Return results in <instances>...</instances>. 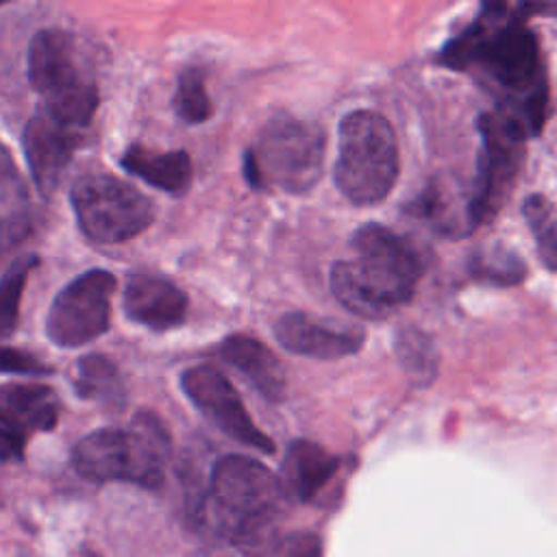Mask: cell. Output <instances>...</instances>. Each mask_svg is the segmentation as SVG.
<instances>
[{"label": "cell", "mask_w": 557, "mask_h": 557, "mask_svg": "<svg viewBox=\"0 0 557 557\" xmlns=\"http://www.w3.org/2000/svg\"><path fill=\"white\" fill-rule=\"evenodd\" d=\"M527 13V4H483L476 20L442 48L440 61L453 70L479 72L500 91L496 109L535 137L546 120L548 83Z\"/></svg>", "instance_id": "6da1fadb"}, {"label": "cell", "mask_w": 557, "mask_h": 557, "mask_svg": "<svg viewBox=\"0 0 557 557\" xmlns=\"http://www.w3.org/2000/svg\"><path fill=\"white\" fill-rule=\"evenodd\" d=\"M352 259L331 268V292L361 318H385L407 305L422 276V261L405 237L383 224H363L350 237Z\"/></svg>", "instance_id": "7a4b0ae2"}, {"label": "cell", "mask_w": 557, "mask_h": 557, "mask_svg": "<svg viewBox=\"0 0 557 557\" xmlns=\"http://www.w3.org/2000/svg\"><path fill=\"white\" fill-rule=\"evenodd\" d=\"M285 492L261 461L226 455L215 461L207 492V513L215 531L233 544H255L278 518Z\"/></svg>", "instance_id": "3957f363"}, {"label": "cell", "mask_w": 557, "mask_h": 557, "mask_svg": "<svg viewBox=\"0 0 557 557\" xmlns=\"http://www.w3.org/2000/svg\"><path fill=\"white\" fill-rule=\"evenodd\" d=\"M28 81L50 117L85 126L98 109V83L78 39L61 28H41L28 46Z\"/></svg>", "instance_id": "277c9868"}, {"label": "cell", "mask_w": 557, "mask_h": 557, "mask_svg": "<svg viewBox=\"0 0 557 557\" xmlns=\"http://www.w3.org/2000/svg\"><path fill=\"white\" fill-rule=\"evenodd\" d=\"M170 437L159 418L137 413L133 429H98L72 450L76 472L94 483L124 481L148 490L163 483Z\"/></svg>", "instance_id": "5b68a950"}, {"label": "cell", "mask_w": 557, "mask_h": 557, "mask_svg": "<svg viewBox=\"0 0 557 557\" xmlns=\"http://www.w3.org/2000/svg\"><path fill=\"white\" fill-rule=\"evenodd\" d=\"M324 148L326 137L315 122L278 113L265 122L244 157L246 181L255 189L305 194L322 176Z\"/></svg>", "instance_id": "8992f818"}, {"label": "cell", "mask_w": 557, "mask_h": 557, "mask_svg": "<svg viewBox=\"0 0 557 557\" xmlns=\"http://www.w3.org/2000/svg\"><path fill=\"white\" fill-rule=\"evenodd\" d=\"M335 185L352 205H376L396 185L400 159L389 122L376 111H352L337 131Z\"/></svg>", "instance_id": "52a82bcc"}, {"label": "cell", "mask_w": 557, "mask_h": 557, "mask_svg": "<svg viewBox=\"0 0 557 557\" xmlns=\"http://www.w3.org/2000/svg\"><path fill=\"white\" fill-rule=\"evenodd\" d=\"M70 200L81 231L100 244L133 239L154 220L150 198L111 174H87L78 178Z\"/></svg>", "instance_id": "ba28073f"}, {"label": "cell", "mask_w": 557, "mask_h": 557, "mask_svg": "<svg viewBox=\"0 0 557 557\" xmlns=\"http://www.w3.org/2000/svg\"><path fill=\"white\" fill-rule=\"evenodd\" d=\"M479 133L483 137L474 185L468 194L470 224L476 228L498 213L516 181L524 157L527 131L509 115L494 109L479 117Z\"/></svg>", "instance_id": "9c48e42d"}, {"label": "cell", "mask_w": 557, "mask_h": 557, "mask_svg": "<svg viewBox=\"0 0 557 557\" xmlns=\"http://www.w3.org/2000/svg\"><path fill=\"white\" fill-rule=\"evenodd\" d=\"M115 276L109 270H87L70 281L52 300L46 335L59 348H78L102 333L111 322Z\"/></svg>", "instance_id": "30bf717a"}, {"label": "cell", "mask_w": 557, "mask_h": 557, "mask_svg": "<svg viewBox=\"0 0 557 557\" xmlns=\"http://www.w3.org/2000/svg\"><path fill=\"white\" fill-rule=\"evenodd\" d=\"M181 387L189 403L231 440L274 453V442L252 422L231 381L211 366H194L181 374Z\"/></svg>", "instance_id": "8fae6325"}, {"label": "cell", "mask_w": 557, "mask_h": 557, "mask_svg": "<svg viewBox=\"0 0 557 557\" xmlns=\"http://www.w3.org/2000/svg\"><path fill=\"white\" fill-rule=\"evenodd\" d=\"M274 335L278 344L300 357L309 359H344L359 352L363 346V331L357 326H339L313 320L307 313L294 311L285 313L274 324Z\"/></svg>", "instance_id": "7c38bea8"}, {"label": "cell", "mask_w": 557, "mask_h": 557, "mask_svg": "<svg viewBox=\"0 0 557 557\" xmlns=\"http://www.w3.org/2000/svg\"><path fill=\"white\" fill-rule=\"evenodd\" d=\"M22 148L33 181L44 198H50L70 163L72 133L46 111L35 113L24 126Z\"/></svg>", "instance_id": "4fadbf2b"}, {"label": "cell", "mask_w": 557, "mask_h": 557, "mask_svg": "<svg viewBox=\"0 0 557 557\" xmlns=\"http://www.w3.org/2000/svg\"><path fill=\"white\" fill-rule=\"evenodd\" d=\"M124 313L135 324L150 331H170L183 324L187 315V296L172 281L137 272L124 285Z\"/></svg>", "instance_id": "5bb4252c"}, {"label": "cell", "mask_w": 557, "mask_h": 557, "mask_svg": "<svg viewBox=\"0 0 557 557\" xmlns=\"http://www.w3.org/2000/svg\"><path fill=\"white\" fill-rule=\"evenodd\" d=\"M339 468V457L331 455L315 442L294 440L283 459L281 485L285 498H294L300 503L313 500L320 490L333 479Z\"/></svg>", "instance_id": "9a60e30c"}, {"label": "cell", "mask_w": 557, "mask_h": 557, "mask_svg": "<svg viewBox=\"0 0 557 557\" xmlns=\"http://www.w3.org/2000/svg\"><path fill=\"white\" fill-rule=\"evenodd\" d=\"M220 357L237 368L265 400H283L285 372L276 355L265 344L248 335H231L220 344Z\"/></svg>", "instance_id": "2e32d148"}, {"label": "cell", "mask_w": 557, "mask_h": 557, "mask_svg": "<svg viewBox=\"0 0 557 557\" xmlns=\"http://www.w3.org/2000/svg\"><path fill=\"white\" fill-rule=\"evenodd\" d=\"M120 163L126 172L170 196H183L191 185V161L185 150L154 152L141 144H131Z\"/></svg>", "instance_id": "e0dca14e"}, {"label": "cell", "mask_w": 557, "mask_h": 557, "mask_svg": "<svg viewBox=\"0 0 557 557\" xmlns=\"http://www.w3.org/2000/svg\"><path fill=\"white\" fill-rule=\"evenodd\" d=\"M57 396L41 383H4L0 385V416L28 431H50L57 424Z\"/></svg>", "instance_id": "ac0fdd59"}, {"label": "cell", "mask_w": 557, "mask_h": 557, "mask_svg": "<svg viewBox=\"0 0 557 557\" xmlns=\"http://www.w3.org/2000/svg\"><path fill=\"white\" fill-rule=\"evenodd\" d=\"M74 392L83 400L98 403L107 409L124 407V385L115 363L104 355H85L76 361Z\"/></svg>", "instance_id": "d6986e66"}, {"label": "cell", "mask_w": 557, "mask_h": 557, "mask_svg": "<svg viewBox=\"0 0 557 557\" xmlns=\"http://www.w3.org/2000/svg\"><path fill=\"white\" fill-rule=\"evenodd\" d=\"M524 220L535 237L542 263L557 272V207L542 194H533L522 205Z\"/></svg>", "instance_id": "ffe728a7"}, {"label": "cell", "mask_w": 557, "mask_h": 557, "mask_svg": "<svg viewBox=\"0 0 557 557\" xmlns=\"http://www.w3.org/2000/svg\"><path fill=\"white\" fill-rule=\"evenodd\" d=\"M172 107H174V113L187 124H202L211 117L213 107H211V98L205 85V74L200 67H185L178 74Z\"/></svg>", "instance_id": "44dd1931"}, {"label": "cell", "mask_w": 557, "mask_h": 557, "mask_svg": "<svg viewBox=\"0 0 557 557\" xmlns=\"http://www.w3.org/2000/svg\"><path fill=\"white\" fill-rule=\"evenodd\" d=\"M37 265V255L17 257L0 276V339L9 337L17 326V311L26 278Z\"/></svg>", "instance_id": "7402d4cb"}, {"label": "cell", "mask_w": 557, "mask_h": 557, "mask_svg": "<svg viewBox=\"0 0 557 557\" xmlns=\"http://www.w3.org/2000/svg\"><path fill=\"white\" fill-rule=\"evenodd\" d=\"M470 270L476 281H490L496 285L520 283L527 274L522 259L516 252H509L505 248H492V250L479 252L472 259Z\"/></svg>", "instance_id": "603a6c76"}, {"label": "cell", "mask_w": 557, "mask_h": 557, "mask_svg": "<svg viewBox=\"0 0 557 557\" xmlns=\"http://www.w3.org/2000/svg\"><path fill=\"white\" fill-rule=\"evenodd\" d=\"M396 350L398 359L405 366V370L422 381H429L435 374L437 368V355L433 350V344L429 335L420 333L418 329H400L396 337Z\"/></svg>", "instance_id": "cb8c5ba5"}, {"label": "cell", "mask_w": 557, "mask_h": 557, "mask_svg": "<svg viewBox=\"0 0 557 557\" xmlns=\"http://www.w3.org/2000/svg\"><path fill=\"white\" fill-rule=\"evenodd\" d=\"M26 200L28 189L15 165L13 152L0 141V205L11 211H17L24 209Z\"/></svg>", "instance_id": "d4e9b609"}, {"label": "cell", "mask_w": 557, "mask_h": 557, "mask_svg": "<svg viewBox=\"0 0 557 557\" xmlns=\"http://www.w3.org/2000/svg\"><path fill=\"white\" fill-rule=\"evenodd\" d=\"M0 374L48 376V374H52V368L26 350L0 346Z\"/></svg>", "instance_id": "484cf974"}, {"label": "cell", "mask_w": 557, "mask_h": 557, "mask_svg": "<svg viewBox=\"0 0 557 557\" xmlns=\"http://www.w3.org/2000/svg\"><path fill=\"white\" fill-rule=\"evenodd\" d=\"M26 435L0 416V461H17L24 457Z\"/></svg>", "instance_id": "4316f807"}, {"label": "cell", "mask_w": 557, "mask_h": 557, "mask_svg": "<svg viewBox=\"0 0 557 557\" xmlns=\"http://www.w3.org/2000/svg\"><path fill=\"white\" fill-rule=\"evenodd\" d=\"M318 555H320V540L318 535H311V533L289 535L278 550V557H318Z\"/></svg>", "instance_id": "83f0119b"}, {"label": "cell", "mask_w": 557, "mask_h": 557, "mask_svg": "<svg viewBox=\"0 0 557 557\" xmlns=\"http://www.w3.org/2000/svg\"><path fill=\"white\" fill-rule=\"evenodd\" d=\"M17 237V226L15 222H7L0 218V257L4 255V250L11 246V242Z\"/></svg>", "instance_id": "f1b7e54d"}]
</instances>
